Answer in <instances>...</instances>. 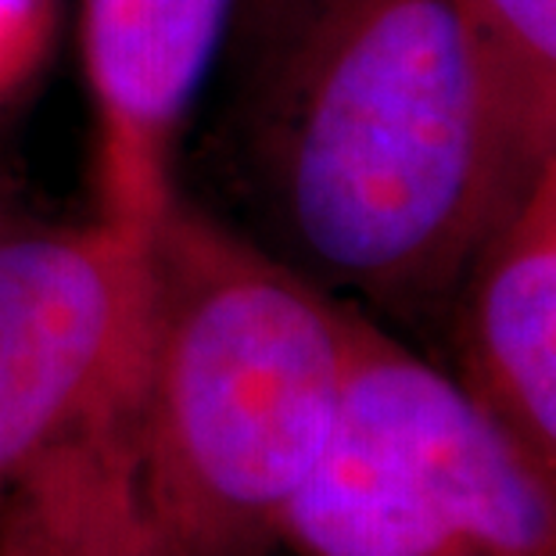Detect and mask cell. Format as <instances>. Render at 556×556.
Listing matches in <instances>:
<instances>
[{"instance_id":"9c48e42d","label":"cell","mask_w":556,"mask_h":556,"mask_svg":"<svg viewBox=\"0 0 556 556\" xmlns=\"http://www.w3.org/2000/svg\"><path fill=\"white\" fill-rule=\"evenodd\" d=\"M43 0H0V83L26 65L40 33Z\"/></svg>"},{"instance_id":"ba28073f","label":"cell","mask_w":556,"mask_h":556,"mask_svg":"<svg viewBox=\"0 0 556 556\" xmlns=\"http://www.w3.org/2000/svg\"><path fill=\"white\" fill-rule=\"evenodd\" d=\"M467 8L503 184L517 205L556 155V0H467Z\"/></svg>"},{"instance_id":"8992f818","label":"cell","mask_w":556,"mask_h":556,"mask_svg":"<svg viewBox=\"0 0 556 556\" xmlns=\"http://www.w3.org/2000/svg\"><path fill=\"white\" fill-rule=\"evenodd\" d=\"M459 381L556 495V155L456 291Z\"/></svg>"},{"instance_id":"5b68a950","label":"cell","mask_w":556,"mask_h":556,"mask_svg":"<svg viewBox=\"0 0 556 556\" xmlns=\"http://www.w3.org/2000/svg\"><path fill=\"white\" fill-rule=\"evenodd\" d=\"M238 0H83L101 134V212L151 230L173 201V148Z\"/></svg>"},{"instance_id":"3957f363","label":"cell","mask_w":556,"mask_h":556,"mask_svg":"<svg viewBox=\"0 0 556 556\" xmlns=\"http://www.w3.org/2000/svg\"><path fill=\"white\" fill-rule=\"evenodd\" d=\"M277 556H556V495L456 374L363 309Z\"/></svg>"},{"instance_id":"7a4b0ae2","label":"cell","mask_w":556,"mask_h":556,"mask_svg":"<svg viewBox=\"0 0 556 556\" xmlns=\"http://www.w3.org/2000/svg\"><path fill=\"white\" fill-rule=\"evenodd\" d=\"M359 305L173 194L151 223L126 417L159 556H277L334 431Z\"/></svg>"},{"instance_id":"52a82bcc","label":"cell","mask_w":556,"mask_h":556,"mask_svg":"<svg viewBox=\"0 0 556 556\" xmlns=\"http://www.w3.org/2000/svg\"><path fill=\"white\" fill-rule=\"evenodd\" d=\"M126 413H104L43 456L0 510V556H159L134 481Z\"/></svg>"},{"instance_id":"277c9868","label":"cell","mask_w":556,"mask_h":556,"mask_svg":"<svg viewBox=\"0 0 556 556\" xmlns=\"http://www.w3.org/2000/svg\"><path fill=\"white\" fill-rule=\"evenodd\" d=\"M151 230L0 227V510L18 481L134 395Z\"/></svg>"},{"instance_id":"6da1fadb","label":"cell","mask_w":556,"mask_h":556,"mask_svg":"<svg viewBox=\"0 0 556 556\" xmlns=\"http://www.w3.org/2000/svg\"><path fill=\"white\" fill-rule=\"evenodd\" d=\"M241 151L269 252L359 309L456 302L514 208L467 0H294Z\"/></svg>"}]
</instances>
